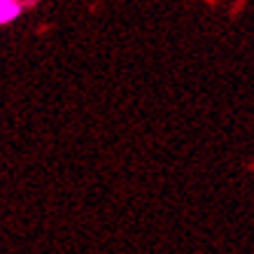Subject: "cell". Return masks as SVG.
Instances as JSON below:
<instances>
[{
  "label": "cell",
  "mask_w": 254,
  "mask_h": 254,
  "mask_svg": "<svg viewBox=\"0 0 254 254\" xmlns=\"http://www.w3.org/2000/svg\"><path fill=\"white\" fill-rule=\"evenodd\" d=\"M21 12V5L14 0H0V23H9Z\"/></svg>",
  "instance_id": "1"
}]
</instances>
